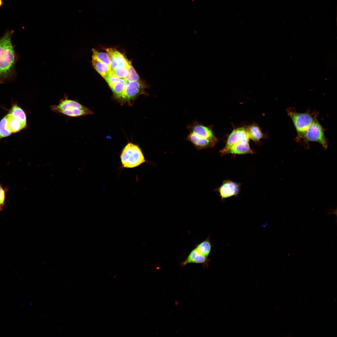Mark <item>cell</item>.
Instances as JSON below:
<instances>
[{
	"mask_svg": "<svg viewBox=\"0 0 337 337\" xmlns=\"http://www.w3.org/2000/svg\"><path fill=\"white\" fill-rule=\"evenodd\" d=\"M14 32L7 30L0 37V83L12 81L16 76L15 66L17 56L12 42Z\"/></svg>",
	"mask_w": 337,
	"mask_h": 337,
	"instance_id": "1",
	"label": "cell"
},
{
	"mask_svg": "<svg viewBox=\"0 0 337 337\" xmlns=\"http://www.w3.org/2000/svg\"><path fill=\"white\" fill-rule=\"evenodd\" d=\"M286 111L296 131L297 135L295 140L297 142H300L309 127L314 119L317 117L318 112L307 110L305 113H299L292 107L287 108Z\"/></svg>",
	"mask_w": 337,
	"mask_h": 337,
	"instance_id": "2",
	"label": "cell"
},
{
	"mask_svg": "<svg viewBox=\"0 0 337 337\" xmlns=\"http://www.w3.org/2000/svg\"><path fill=\"white\" fill-rule=\"evenodd\" d=\"M123 167L133 168L146 162L144 154L138 145L128 143L123 148L120 155Z\"/></svg>",
	"mask_w": 337,
	"mask_h": 337,
	"instance_id": "3",
	"label": "cell"
},
{
	"mask_svg": "<svg viewBox=\"0 0 337 337\" xmlns=\"http://www.w3.org/2000/svg\"><path fill=\"white\" fill-rule=\"evenodd\" d=\"M325 129L318 119L315 118L305 132L301 142L305 147L308 148L309 142H316L321 144L323 149H326L328 146L327 138L325 134Z\"/></svg>",
	"mask_w": 337,
	"mask_h": 337,
	"instance_id": "4",
	"label": "cell"
},
{
	"mask_svg": "<svg viewBox=\"0 0 337 337\" xmlns=\"http://www.w3.org/2000/svg\"><path fill=\"white\" fill-rule=\"evenodd\" d=\"M145 85L140 80L129 81H127L124 93L121 102L130 105L139 95L143 94Z\"/></svg>",
	"mask_w": 337,
	"mask_h": 337,
	"instance_id": "5",
	"label": "cell"
},
{
	"mask_svg": "<svg viewBox=\"0 0 337 337\" xmlns=\"http://www.w3.org/2000/svg\"><path fill=\"white\" fill-rule=\"evenodd\" d=\"M187 128L190 132L200 137L208 139L216 143L217 142L218 140L212 127L210 126H207L198 121H194L191 124L187 125Z\"/></svg>",
	"mask_w": 337,
	"mask_h": 337,
	"instance_id": "6",
	"label": "cell"
},
{
	"mask_svg": "<svg viewBox=\"0 0 337 337\" xmlns=\"http://www.w3.org/2000/svg\"><path fill=\"white\" fill-rule=\"evenodd\" d=\"M241 184L229 180H224L215 191L219 193L222 200L232 196L237 197L240 191Z\"/></svg>",
	"mask_w": 337,
	"mask_h": 337,
	"instance_id": "7",
	"label": "cell"
},
{
	"mask_svg": "<svg viewBox=\"0 0 337 337\" xmlns=\"http://www.w3.org/2000/svg\"><path fill=\"white\" fill-rule=\"evenodd\" d=\"M220 153L222 156L228 154L236 155L255 153L250 147L249 141H238L230 146H224Z\"/></svg>",
	"mask_w": 337,
	"mask_h": 337,
	"instance_id": "8",
	"label": "cell"
},
{
	"mask_svg": "<svg viewBox=\"0 0 337 337\" xmlns=\"http://www.w3.org/2000/svg\"><path fill=\"white\" fill-rule=\"evenodd\" d=\"M209 261L208 257L200 254L195 247L190 252L186 258L181 262L180 265L181 267H183L189 263L201 264L203 267L207 268Z\"/></svg>",
	"mask_w": 337,
	"mask_h": 337,
	"instance_id": "9",
	"label": "cell"
},
{
	"mask_svg": "<svg viewBox=\"0 0 337 337\" xmlns=\"http://www.w3.org/2000/svg\"><path fill=\"white\" fill-rule=\"evenodd\" d=\"M186 139L191 142L198 150L212 148L217 144L208 139L200 137L191 132L187 135Z\"/></svg>",
	"mask_w": 337,
	"mask_h": 337,
	"instance_id": "10",
	"label": "cell"
},
{
	"mask_svg": "<svg viewBox=\"0 0 337 337\" xmlns=\"http://www.w3.org/2000/svg\"><path fill=\"white\" fill-rule=\"evenodd\" d=\"M86 107L75 100L68 99L67 97H65L61 99L58 105L50 106L51 109L56 112L59 110H71L77 109H85Z\"/></svg>",
	"mask_w": 337,
	"mask_h": 337,
	"instance_id": "11",
	"label": "cell"
},
{
	"mask_svg": "<svg viewBox=\"0 0 337 337\" xmlns=\"http://www.w3.org/2000/svg\"><path fill=\"white\" fill-rule=\"evenodd\" d=\"M245 128L250 139L255 143H259L261 139L267 137L266 135L262 132L259 126L256 124H251Z\"/></svg>",
	"mask_w": 337,
	"mask_h": 337,
	"instance_id": "12",
	"label": "cell"
},
{
	"mask_svg": "<svg viewBox=\"0 0 337 337\" xmlns=\"http://www.w3.org/2000/svg\"><path fill=\"white\" fill-rule=\"evenodd\" d=\"M127 81L124 78L109 85L115 98L121 102L124 93Z\"/></svg>",
	"mask_w": 337,
	"mask_h": 337,
	"instance_id": "13",
	"label": "cell"
},
{
	"mask_svg": "<svg viewBox=\"0 0 337 337\" xmlns=\"http://www.w3.org/2000/svg\"><path fill=\"white\" fill-rule=\"evenodd\" d=\"M92 62L95 69L103 77L109 75L111 71L110 67L99 60L94 55L92 56Z\"/></svg>",
	"mask_w": 337,
	"mask_h": 337,
	"instance_id": "14",
	"label": "cell"
},
{
	"mask_svg": "<svg viewBox=\"0 0 337 337\" xmlns=\"http://www.w3.org/2000/svg\"><path fill=\"white\" fill-rule=\"evenodd\" d=\"M13 118L19 120L26 128L27 126L26 115L24 110L16 105L11 108L9 113Z\"/></svg>",
	"mask_w": 337,
	"mask_h": 337,
	"instance_id": "15",
	"label": "cell"
},
{
	"mask_svg": "<svg viewBox=\"0 0 337 337\" xmlns=\"http://www.w3.org/2000/svg\"><path fill=\"white\" fill-rule=\"evenodd\" d=\"M56 112L70 117H77L93 114V112L87 107L85 109H77L71 110H59Z\"/></svg>",
	"mask_w": 337,
	"mask_h": 337,
	"instance_id": "16",
	"label": "cell"
},
{
	"mask_svg": "<svg viewBox=\"0 0 337 337\" xmlns=\"http://www.w3.org/2000/svg\"><path fill=\"white\" fill-rule=\"evenodd\" d=\"M212 243L210 239V237L196 245L195 247L201 254L208 257L212 247Z\"/></svg>",
	"mask_w": 337,
	"mask_h": 337,
	"instance_id": "17",
	"label": "cell"
},
{
	"mask_svg": "<svg viewBox=\"0 0 337 337\" xmlns=\"http://www.w3.org/2000/svg\"><path fill=\"white\" fill-rule=\"evenodd\" d=\"M6 116L7 127L12 133L18 132L25 128L19 120L13 118L9 114Z\"/></svg>",
	"mask_w": 337,
	"mask_h": 337,
	"instance_id": "18",
	"label": "cell"
},
{
	"mask_svg": "<svg viewBox=\"0 0 337 337\" xmlns=\"http://www.w3.org/2000/svg\"><path fill=\"white\" fill-rule=\"evenodd\" d=\"M114 54L118 67H123L127 68L131 63L121 53L114 49Z\"/></svg>",
	"mask_w": 337,
	"mask_h": 337,
	"instance_id": "19",
	"label": "cell"
},
{
	"mask_svg": "<svg viewBox=\"0 0 337 337\" xmlns=\"http://www.w3.org/2000/svg\"><path fill=\"white\" fill-rule=\"evenodd\" d=\"M7 116L4 117L0 121V139L10 135L12 133L7 127Z\"/></svg>",
	"mask_w": 337,
	"mask_h": 337,
	"instance_id": "20",
	"label": "cell"
},
{
	"mask_svg": "<svg viewBox=\"0 0 337 337\" xmlns=\"http://www.w3.org/2000/svg\"><path fill=\"white\" fill-rule=\"evenodd\" d=\"M92 51L93 55L95 56L99 60L105 63L111 68V61L107 53L100 52L94 49H93Z\"/></svg>",
	"mask_w": 337,
	"mask_h": 337,
	"instance_id": "21",
	"label": "cell"
},
{
	"mask_svg": "<svg viewBox=\"0 0 337 337\" xmlns=\"http://www.w3.org/2000/svg\"><path fill=\"white\" fill-rule=\"evenodd\" d=\"M127 75L125 79L128 81H132L139 80L140 78L130 63L126 68Z\"/></svg>",
	"mask_w": 337,
	"mask_h": 337,
	"instance_id": "22",
	"label": "cell"
},
{
	"mask_svg": "<svg viewBox=\"0 0 337 337\" xmlns=\"http://www.w3.org/2000/svg\"><path fill=\"white\" fill-rule=\"evenodd\" d=\"M110 75L125 79L127 75V71L125 67L119 66L111 70Z\"/></svg>",
	"mask_w": 337,
	"mask_h": 337,
	"instance_id": "23",
	"label": "cell"
},
{
	"mask_svg": "<svg viewBox=\"0 0 337 337\" xmlns=\"http://www.w3.org/2000/svg\"><path fill=\"white\" fill-rule=\"evenodd\" d=\"M5 190L0 184V204L2 206L4 205L5 198Z\"/></svg>",
	"mask_w": 337,
	"mask_h": 337,
	"instance_id": "24",
	"label": "cell"
},
{
	"mask_svg": "<svg viewBox=\"0 0 337 337\" xmlns=\"http://www.w3.org/2000/svg\"><path fill=\"white\" fill-rule=\"evenodd\" d=\"M4 4L3 0H0V8Z\"/></svg>",
	"mask_w": 337,
	"mask_h": 337,
	"instance_id": "25",
	"label": "cell"
},
{
	"mask_svg": "<svg viewBox=\"0 0 337 337\" xmlns=\"http://www.w3.org/2000/svg\"><path fill=\"white\" fill-rule=\"evenodd\" d=\"M2 206H1V205L0 204V210L1 209V207H2Z\"/></svg>",
	"mask_w": 337,
	"mask_h": 337,
	"instance_id": "26",
	"label": "cell"
}]
</instances>
